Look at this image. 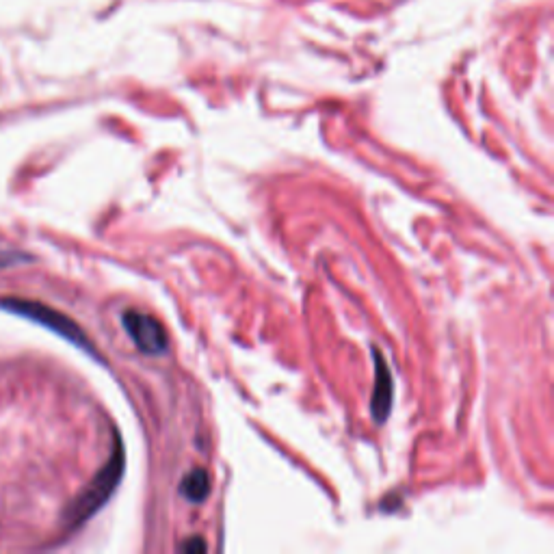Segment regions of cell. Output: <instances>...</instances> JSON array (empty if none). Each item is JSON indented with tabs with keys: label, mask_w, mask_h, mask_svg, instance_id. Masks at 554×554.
<instances>
[{
	"label": "cell",
	"mask_w": 554,
	"mask_h": 554,
	"mask_svg": "<svg viewBox=\"0 0 554 554\" xmlns=\"http://www.w3.org/2000/svg\"><path fill=\"white\" fill-rule=\"evenodd\" d=\"M122 472H124V451H122V444L117 442V448L113 451L111 459L102 466V470L96 474L94 481L85 487L81 496H76L68 511H65L63 520L68 522L70 529H76V526L87 522L104 503H107L111 494L115 492L117 483L122 479Z\"/></svg>",
	"instance_id": "6da1fadb"
},
{
	"label": "cell",
	"mask_w": 554,
	"mask_h": 554,
	"mask_svg": "<svg viewBox=\"0 0 554 554\" xmlns=\"http://www.w3.org/2000/svg\"><path fill=\"white\" fill-rule=\"evenodd\" d=\"M0 306L11 310V312H16L20 316H26V319H31L39 325H46L48 329H52V332H57L63 338L76 342L78 347L91 349V342L87 340V336L83 334L81 327H78L72 319H68L65 314L44 306V303L29 301V299H5V301H0Z\"/></svg>",
	"instance_id": "7a4b0ae2"
},
{
	"label": "cell",
	"mask_w": 554,
	"mask_h": 554,
	"mask_svg": "<svg viewBox=\"0 0 554 554\" xmlns=\"http://www.w3.org/2000/svg\"><path fill=\"white\" fill-rule=\"evenodd\" d=\"M122 323L126 327L128 336L133 338V342L141 353L156 355V353H163L167 349L165 329L161 327V323H158L156 319H152V316L143 314V312L128 310L122 316Z\"/></svg>",
	"instance_id": "3957f363"
},
{
	"label": "cell",
	"mask_w": 554,
	"mask_h": 554,
	"mask_svg": "<svg viewBox=\"0 0 554 554\" xmlns=\"http://www.w3.org/2000/svg\"><path fill=\"white\" fill-rule=\"evenodd\" d=\"M392 410V375L388 364L375 351V392H373V416L377 422H384Z\"/></svg>",
	"instance_id": "277c9868"
},
{
	"label": "cell",
	"mask_w": 554,
	"mask_h": 554,
	"mask_svg": "<svg viewBox=\"0 0 554 554\" xmlns=\"http://www.w3.org/2000/svg\"><path fill=\"white\" fill-rule=\"evenodd\" d=\"M208 492H210V481L206 470L202 468L189 472L180 483V494L187 498L189 503H202V500L208 496Z\"/></svg>",
	"instance_id": "5b68a950"
},
{
	"label": "cell",
	"mask_w": 554,
	"mask_h": 554,
	"mask_svg": "<svg viewBox=\"0 0 554 554\" xmlns=\"http://www.w3.org/2000/svg\"><path fill=\"white\" fill-rule=\"evenodd\" d=\"M184 552H204L206 550V542L200 537H195V539H189L187 544H182L180 546Z\"/></svg>",
	"instance_id": "8992f818"
}]
</instances>
